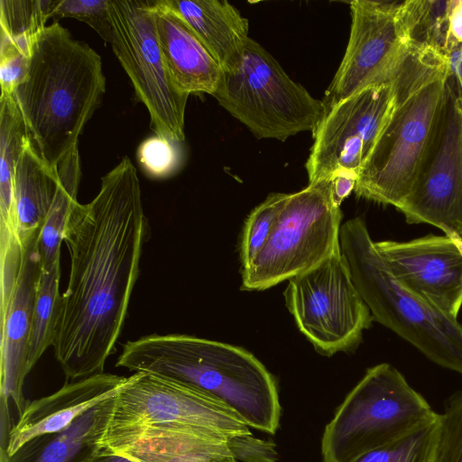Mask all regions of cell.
Listing matches in <instances>:
<instances>
[{
    "label": "cell",
    "mask_w": 462,
    "mask_h": 462,
    "mask_svg": "<svg viewBox=\"0 0 462 462\" xmlns=\"http://www.w3.org/2000/svg\"><path fill=\"white\" fill-rule=\"evenodd\" d=\"M150 235L136 169L124 157L66 224L69 273L53 349L67 382L104 373L116 351Z\"/></svg>",
    "instance_id": "cell-1"
},
{
    "label": "cell",
    "mask_w": 462,
    "mask_h": 462,
    "mask_svg": "<svg viewBox=\"0 0 462 462\" xmlns=\"http://www.w3.org/2000/svg\"><path fill=\"white\" fill-rule=\"evenodd\" d=\"M106 91L101 57L59 22L32 40L27 76L12 93L31 140L56 171Z\"/></svg>",
    "instance_id": "cell-2"
},
{
    "label": "cell",
    "mask_w": 462,
    "mask_h": 462,
    "mask_svg": "<svg viewBox=\"0 0 462 462\" xmlns=\"http://www.w3.org/2000/svg\"><path fill=\"white\" fill-rule=\"evenodd\" d=\"M116 366L194 388L232 410L248 427L272 435L279 429L275 379L242 347L184 334H151L126 341Z\"/></svg>",
    "instance_id": "cell-3"
},
{
    "label": "cell",
    "mask_w": 462,
    "mask_h": 462,
    "mask_svg": "<svg viewBox=\"0 0 462 462\" xmlns=\"http://www.w3.org/2000/svg\"><path fill=\"white\" fill-rule=\"evenodd\" d=\"M450 73L447 55L410 53L393 79L394 111L358 172L356 196L396 208L407 198L434 143Z\"/></svg>",
    "instance_id": "cell-4"
},
{
    "label": "cell",
    "mask_w": 462,
    "mask_h": 462,
    "mask_svg": "<svg viewBox=\"0 0 462 462\" xmlns=\"http://www.w3.org/2000/svg\"><path fill=\"white\" fill-rule=\"evenodd\" d=\"M339 245L372 317L435 364L462 375V325L402 285L377 252L365 221L340 227Z\"/></svg>",
    "instance_id": "cell-5"
},
{
    "label": "cell",
    "mask_w": 462,
    "mask_h": 462,
    "mask_svg": "<svg viewBox=\"0 0 462 462\" xmlns=\"http://www.w3.org/2000/svg\"><path fill=\"white\" fill-rule=\"evenodd\" d=\"M437 412L392 365L369 368L348 393L321 439L323 462H355Z\"/></svg>",
    "instance_id": "cell-6"
},
{
    "label": "cell",
    "mask_w": 462,
    "mask_h": 462,
    "mask_svg": "<svg viewBox=\"0 0 462 462\" xmlns=\"http://www.w3.org/2000/svg\"><path fill=\"white\" fill-rule=\"evenodd\" d=\"M212 96L258 139L284 142L299 133L313 132L324 116L322 100L291 79L250 37L236 66L222 71Z\"/></svg>",
    "instance_id": "cell-7"
},
{
    "label": "cell",
    "mask_w": 462,
    "mask_h": 462,
    "mask_svg": "<svg viewBox=\"0 0 462 462\" xmlns=\"http://www.w3.org/2000/svg\"><path fill=\"white\" fill-rule=\"evenodd\" d=\"M341 218L329 180L289 194L267 243L242 266L243 289L265 290L319 265L340 248Z\"/></svg>",
    "instance_id": "cell-8"
},
{
    "label": "cell",
    "mask_w": 462,
    "mask_h": 462,
    "mask_svg": "<svg viewBox=\"0 0 462 462\" xmlns=\"http://www.w3.org/2000/svg\"><path fill=\"white\" fill-rule=\"evenodd\" d=\"M155 0H110L113 51L147 108L156 135L181 143L189 95L174 85L158 42Z\"/></svg>",
    "instance_id": "cell-9"
},
{
    "label": "cell",
    "mask_w": 462,
    "mask_h": 462,
    "mask_svg": "<svg viewBox=\"0 0 462 462\" xmlns=\"http://www.w3.org/2000/svg\"><path fill=\"white\" fill-rule=\"evenodd\" d=\"M288 281L284 291L287 307L318 352L331 356L358 343L373 317L340 248Z\"/></svg>",
    "instance_id": "cell-10"
},
{
    "label": "cell",
    "mask_w": 462,
    "mask_h": 462,
    "mask_svg": "<svg viewBox=\"0 0 462 462\" xmlns=\"http://www.w3.org/2000/svg\"><path fill=\"white\" fill-rule=\"evenodd\" d=\"M141 428L184 430L224 438L252 434L217 400L174 380L138 372L127 377L115 396L106 433Z\"/></svg>",
    "instance_id": "cell-11"
},
{
    "label": "cell",
    "mask_w": 462,
    "mask_h": 462,
    "mask_svg": "<svg viewBox=\"0 0 462 462\" xmlns=\"http://www.w3.org/2000/svg\"><path fill=\"white\" fill-rule=\"evenodd\" d=\"M400 2L354 0L342 61L322 100L324 114L351 96L393 81L411 49L400 27Z\"/></svg>",
    "instance_id": "cell-12"
},
{
    "label": "cell",
    "mask_w": 462,
    "mask_h": 462,
    "mask_svg": "<svg viewBox=\"0 0 462 462\" xmlns=\"http://www.w3.org/2000/svg\"><path fill=\"white\" fill-rule=\"evenodd\" d=\"M393 81L364 89L324 114L305 164L310 184L341 170L359 172L396 106Z\"/></svg>",
    "instance_id": "cell-13"
},
{
    "label": "cell",
    "mask_w": 462,
    "mask_h": 462,
    "mask_svg": "<svg viewBox=\"0 0 462 462\" xmlns=\"http://www.w3.org/2000/svg\"><path fill=\"white\" fill-rule=\"evenodd\" d=\"M397 209L410 224L432 225L446 236L462 237V93L451 73L431 151Z\"/></svg>",
    "instance_id": "cell-14"
},
{
    "label": "cell",
    "mask_w": 462,
    "mask_h": 462,
    "mask_svg": "<svg viewBox=\"0 0 462 462\" xmlns=\"http://www.w3.org/2000/svg\"><path fill=\"white\" fill-rule=\"evenodd\" d=\"M374 246L393 275L444 313L457 318L462 305V237L426 236Z\"/></svg>",
    "instance_id": "cell-15"
},
{
    "label": "cell",
    "mask_w": 462,
    "mask_h": 462,
    "mask_svg": "<svg viewBox=\"0 0 462 462\" xmlns=\"http://www.w3.org/2000/svg\"><path fill=\"white\" fill-rule=\"evenodd\" d=\"M36 241L24 247L22 262L1 270L0 397L2 411L12 402L18 414L27 402L23 384L40 260Z\"/></svg>",
    "instance_id": "cell-16"
},
{
    "label": "cell",
    "mask_w": 462,
    "mask_h": 462,
    "mask_svg": "<svg viewBox=\"0 0 462 462\" xmlns=\"http://www.w3.org/2000/svg\"><path fill=\"white\" fill-rule=\"evenodd\" d=\"M126 381L125 376L99 373L66 382L51 395L27 402L0 452L10 456L35 437L62 431L96 405L115 397Z\"/></svg>",
    "instance_id": "cell-17"
},
{
    "label": "cell",
    "mask_w": 462,
    "mask_h": 462,
    "mask_svg": "<svg viewBox=\"0 0 462 462\" xmlns=\"http://www.w3.org/2000/svg\"><path fill=\"white\" fill-rule=\"evenodd\" d=\"M228 439L184 430L141 428L106 433L100 447L136 462H239Z\"/></svg>",
    "instance_id": "cell-18"
},
{
    "label": "cell",
    "mask_w": 462,
    "mask_h": 462,
    "mask_svg": "<svg viewBox=\"0 0 462 462\" xmlns=\"http://www.w3.org/2000/svg\"><path fill=\"white\" fill-rule=\"evenodd\" d=\"M153 16L161 51L176 88L189 96H212L222 76L217 61L167 0L154 1Z\"/></svg>",
    "instance_id": "cell-19"
},
{
    "label": "cell",
    "mask_w": 462,
    "mask_h": 462,
    "mask_svg": "<svg viewBox=\"0 0 462 462\" xmlns=\"http://www.w3.org/2000/svg\"><path fill=\"white\" fill-rule=\"evenodd\" d=\"M115 397L78 418L62 431L35 437L13 455L0 452V462H89L100 448L112 415Z\"/></svg>",
    "instance_id": "cell-20"
},
{
    "label": "cell",
    "mask_w": 462,
    "mask_h": 462,
    "mask_svg": "<svg viewBox=\"0 0 462 462\" xmlns=\"http://www.w3.org/2000/svg\"><path fill=\"white\" fill-rule=\"evenodd\" d=\"M190 26L222 71L230 70L241 59L249 38V22L226 1L167 0Z\"/></svg>",
    "instance_id": "cell-21"
},
{
    "label": "cell",
    "mask_w": 462,
    "mask_h": 462,
    "mask_svg": "<svg viewBox=\"0 0 462 462\" xmlns=\"http://www.w3.org/2000/svg\"><path fill=\"white\" fill-rule=\"evenodd\" d=\"M58 183L57 171L44 162L30 138L18 160L14 177L17 233L23 248L37 240Z\"/></svg>",
    "instance_id": "cell-22"
},
{
    "label": "cell",
    "mask_w": 462,
    "mask_h": 462,
    "mask_svg": "<svg viewBox=\"0 0 462 462\" xmlns=\"http://www.w3.org/2000/svg\"><path fill=\"white\" fill-rule=\"evenodd\" d=\"M24 120L12 95L0 97V234L18 235L14 202V177L30 140Z\"/></svg>",
    "instance_id": "cell-23"
},
{
    "label": "cell",
    "mask_w": 462,
    "mask_h": 462,
    "mask_svg": "<svg viewBox=\"0 0 462 462\" xmlns=\"http://www.w3.org/2000/svg\"><path fill=\"white\" fill-rule=\"evenodd\" d=\"M56 171L59 178L57 191L35 245L41 266L52 265L60 261L68 217L78 202L80 180L78 147L60 161Z\"/></svg>",
    "instance_id": "cell-24"
},
{
    "label": "cell",
    "mask_w": 462,
    "mask_h": 462,
    "mask_svg": "<svg viewBox=\"0 0 462 462\" xmlns=\"http://www.w3.org/2000/svg\"><path fill=\"white\" fill-rule=\"evenodd\" d=\"M60 280V261L52 265L41 266L36 283L28 344V373L32 371L44 352L51 346H53L62 302Z\"/></svg>",
    "instance_id": "cell-25"
},
{
    "label": "cell",
    "mask_w": 462,
    "mask_h": 462,
    "mask_svg": "<svg viewBox=\"0 0 462 462\" xmlns=\"http://www.w3.org/2000/svg\"><path fill=\"white\" fill-rule=\"evenodd\" d=\"M449 3L450 0L400 2L399 23L411 50H432L449 56Z\"/></svg>",
    "instance_id": "cell-26"
},
{
    "label": "cell",
    "mask_w": 462,
    "mask_h": 462,
    "mask_svg": "<svg viewBox=\"0 0 462 462\" xmlns=\"http://www.w3.org/2000/svg\"><path fill=\"white\" fill-rule=\"evenodd\" d=\"M56 0H1V37L30 50L32 40L45 27Z\"/></svg>",
    "instance_id": "cell-27"
},
{
    "label": "cell",
    "mask_w": 462,
    "mask_h": 462,
    "mask_svg": "<svg viewBox=\"0 0 462 462\" xmlns=\"http://www.w3.org/2000/svg\"><path fill=\"white\" fill-rule=\"evenodd\" d=\"M439 434V413L396 440L355 462H433Z\"/></svg>",
    "instance_id": "cell-28"
},
{
    "label": "cell",
    "mask_w": 462,
    "mask_h": 462,
    "mask_svg": "<svg viewBox=\"0 0 462 462\" xmlns=\"http://www.w3.org/2000/svg\"><path fill=\"white\" fill-rule=\"evenodd\" d=\"M288 197L286 193H272L248 216L240 245L242 266L250 263L267 243Z\"/></svg>",
    "instance_id": "cell-29"
},
{
    "label": "cell",
    "mask_w": 462,
    "mask_h": 462,
    "mask_svg": "<svg viewBox=\"0 0 462 462\" xmlns=\"http://www.w3.org/2000/svg\"><path fill=\"white\" fill-rule=\"evenodd\" d=\"M433 462H462V390L449 396L439 413V434Z\"/></svg>",
    "instance_id": "cell-30"
},
{
    "label": "cell",
    "mask_w": 462,
    "mask_h": 462,
    "mask_svg": "<svg viewBox=\"0 0 462 462\" xmlns=\"http://www.w3.org/2000/svg\"><path fill=\"white\" fill-rule=\"evenodd\" d=\"M110 0H56L51 18L70 17L88 24L106 42L113 40Z\"/></svg>",
    "instance_id": "cell-31"
},
{
    "label": "cell",
    "mask_w": 462,
    "mask_h": 462,
    "mask_svg": "<svg viewBox=\"0 0 462 462\" xmlns=\"http://www.w3.org/2000/svg\"><path fill=\"white\" fill-rule=\"evenodd\" d=\"M180 143L153 135L138 147L137 157L143 170L152 178H166L180 164Z\"/></svg>",
    "instance_id": "cell-32"
},
{
    "label": "cell",
    "mask_w": 462,
    "mask_h": 462,
    "mask_svg": "<svg viewBox=\"0 0 462 462\" xmlns=\"http://www.w3.org/2000/svg\"><path fill=\"white\" fill-rule=\"evenodd\" d=\"M30 51L5 38L0 41L1 95H12L27 76Z\"/></svg>",
    "instance_id": "cell-33"
},
{
    "label": "cell",
    "mask_w": 462,
    "mask_h": 462,
    "mask_svg": "<svg viewBox=\"0 0 462 462\" xmlns=\"http://www.w3.org/2000/svg\"><path fill=\"white\" fill-rule=\"evenodd\" d=\"M234 457L242 462H276L278 454L270 440L254 438L252 434L238 435L228 439Z\"/></svg>",
    "instance_id": "cell-34"
},
{
    "label": "cell",
    "mask_w": 462,
    "mask_h": 462,
    "mask_svg": "<svg viewBox=\"0 0 462 462\" xmlns=\"http://www.w3.org/2000/svg\"><path fill=\"white\" fill-rule=\"evenodd\" d=\"M358 173L354 171L341 170L329 179L330 193L334 204L340 207L343 200L355 190Z\"/></svg>",
    "instance_id": "cell-35"
},
{
    "label": "cell",
    "mask_w": 462,
    "mask_h": 462,
    "mask_svg": "<svg viewBox=\"0 0 462 462\" xmlns=\"http://www.w3.org/2000/svg\"><path fill=\"white\" fill-rule=\"evenodd\" d=\"M462 46V0H450L448 9L449 54Z\"/></svg>",
    "instance_id": "cell-36"
},
{
    "label": "cell",
    "mask_w": 462,
    "mask_h": 462,
    "mask_svg": "<svg viewBox=\"0 0 462 462\" xmlns=\"http://www.w3.org/2000/svg\"><path fill=\"white\" fill-rule=\"evenodd\" d=\"M448 58L451 74L462 93V46L454 50Z\"/></svg>",
    "instance_id": "cell-37"
},
{
    "label": "cell",
    "mask_w": 462,
    "mask_h": 462,
    "mask_svg": "<svg viewBox=\"0 0 462 462\" xmlns=\"http://www.w3.org/2000/svg\"><path fill=\"white\" fill-rule=\"evenodd\" d=\"M89 462H136L125 456L104 451Z\"/></svg>",
    "instance_id": "cell-38"
}]
</instances>
